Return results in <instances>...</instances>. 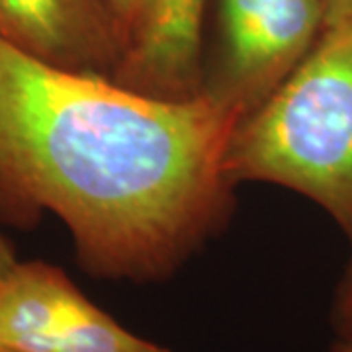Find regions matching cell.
Returning a JSON list of instances; mask_svg holds the SVG:
<instances>
[{"mask_svg": "<svg viewBox=\"0 0 352 352\" xmlns=\"http://www.w3.org/2000/svg\"><path fill=\"white\" fill-rule=\"evenodd\" d=\"M329 352H352V340H333V344L329 346Z\"/></svg>", "mask_w": 352, "mask_h": 352, "instance_id": "8fae6325", "label": "cell"}, {"mask_svg": "<svg viewBox=\"0 0 352 352\" xmlns=\"http://www.w3.org/2000/svg\"><path fill=\"white\" fill-rule=\"evenodd\" d=\"M16 263H18L16 249L12 247V243L6 239V235L0 231V278L4 276Z\"/></svg>", "mask_w": 352, "mask_h": 352, "instance_id": "30bf717a", "label": "cell"}, {"mask_svg": "<svg viewBox=\"0 0 352 352\" xmlns=\"http://www.w3.org/2000/svg\"><path fill=\"white\" fill-rule=\"evenodd\" d=\"M208 0H153L112 78L159 98H192L201 85V20Z\"/></svg>", "mask_w": 352, "mask_h": 352, "instance_id": "8992f818", "label": "cell"}, {"mask_svg": "<svg viewBox=\"0 0 352 352\" xmlns=\"http://www.w3.org/2000/svg\"><path fill=\"white\" fill-rule=\"evenodd\" d=\"M0 38L50 63L108 76L122 57L102 0H0Z\"/></svg>", "mask_w": 352, "mask_h": 352, "instance_id": "5b68a950", "label": "cell"}, {"mask_svg": "<svg viewBox=\"0 0 352 352\" xmlns=\"http://www.w3.org/2000/svg\"><path fill=\"white\" fill-rule=\"evenodd\" d=\"M0 352H10L8 349H4V346H0Z\"/></svg>", "mask_w": 352, "mask_h": 352, "instance_id": "7c38bea8", "label": "cell"}, {"mask_svg": "<svg viewBox=\"0 0 352 352\" xmlns=\"http://www.w3.org/2000/svg\"><path fill=\"white\" fill-rule=\"evenodd\" d=\"M239 118L204 94L159 98L0 38V221H63L88 276L173 278L221 231Z\"/></svg>", "mask_w": 352, "mask_h": 352, "instance_id": "6da1fadb", "label": "cell"}, {"mask_svg": "<svg viewBox=\"0 0 352 352\" xmlns=\"http://www.w3.org/2000/svg\"><path fill=\"white\" fill-rule=\"evenodd\" d=\"M329 323L335 333V339L352 340V243L351 256L340 274L339 284L333 294L329 309Z\"/></svg>", "mask_w": 352, "mask_h": 352, "instance_id": "ba28073f", "label": "cell"}, {"mask_svg": "<svg viewBox=\"0 0 352 352\" xmlns=\"http://www.w3.org/2000/svg\"><path fill=\"white\" fill-rule=\"evenodd\" d=\"M319 4L323 10L325 30L352 18V0H319Z\"/></svg>", "mask_w": 352, "mask_h": 352, "instance_id": "9c48e42d", "label": "cell"}, {"mask_svg": "<svg viewBox=\"0 0 352 352\" xmlns=\"http://www.w3.org/2000/svg\"><path fill=\"white\" fill-rule=\"evenodd\" d=\"M153 0H102L122 45V57L139 36ZM120 57V59H122Z\"/></svg>", "mask_w": 352, "mask_h": 352, "instance_id": "52a82bcc", "label": "cell"}, {"mask_svg": "<svg viewBox=\"0 0 352 352\" xmlns=\"http://www.w3.org/2000/svg\"><path fill=\"white\" fill-rule=\"evenodd\" d=\"M227 178L294 190L327 212L352 243V18L314 50L235 127Z\"/></svg>", "mask_w": 352, "mask_h": 352, "instance_id": "7a4b0ae2", "label": "cell"}, {"mask_svg": "<svg viewBox=\"0 0 352 352\" xmlns=\"http://www.w3.org/2000/svg\"><path fill=\"white\" fill-rule=\"evenodd\" d=\"M0 346L10 352H173L118 323L63 268L43 261H18L0 278Z\"/></svg>", "mask_w": 352, "mask_h": 352, "instance_id": "277c9868", "label": "cell"}, {"mask_svg": "<svg viewBox=\"0 0 352 352\" xmlns=\"http://www.w3.org/2000/svg\"><path fill=\"white\" fill-rule=\"evenodd\" d=\"M323 30L319 0H217L200 94L243 122L294 73Z\"/></svg>", "mask_w": 352, "mask_h": 352, "instance_id": "3957f363", "label": "cell"}]
</instances>
